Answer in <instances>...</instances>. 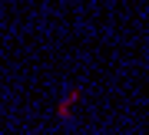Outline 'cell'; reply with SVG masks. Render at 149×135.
<instances>
[{
    "mask_svg": "<svg viewBox=\"0 0 149 135\" xmlns=\"http://www.w3.org/2000/svg\"><path fill=\"white\" fill-rule=\"evenodd\" d=\"M76 99H80V92H70V96L63 99V102H60V115H70V105H73Z\"/></svg>",
    "mask_w": 149,
    "mask_h": 135,
    "instance_id": "cell-1",
    "label": "cell"
}]
</instances>
